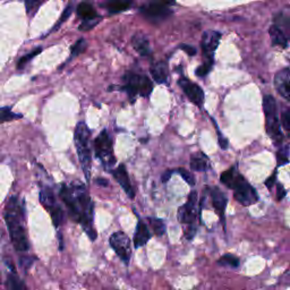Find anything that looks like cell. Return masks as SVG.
Listing matches in <instances>:
<instances>
[{
	"label": "cell",
	"mask_w": 290,
	"mask_h": 290,
	"mask_svg": "<svg viewBox=\"0 0 290 290\" xmlns=\"http://www.w3.org/2000/svg\"><path fill=\"white\" fill-rule=\"evenodd\" d=\"M59 194L66 204L70 217L75 222L81 224L91 240H94L97 238V231L93 227L94 204L86 187L78 182H72L70 185L64 184Z\"/></svg>",
	"instance_id": "1"
},
{
	"label": "cell",
	"mask_w": 290,
	"mask_h": 290,
	"mask_svg": "<svg viewBox=\"0 0 290 290\" xmlns=\"http://www.w3.org/2000/svg\"><path fill=\"white\" fill-rule=\"evenodd\" d=\"M3 217L14 249L20 253L28 252L30 250V243L25 228L24 201H20L17 196L10 197L6 205Z\"/></svg>",
	"instance_id": "2"
},
{
	"label": "cell",
	"mask_w": 290,
	"mask_h": 290,
	"mask_svg": "<svg viewBox=\"0 0 290 290\" xmlns=\"http://www.w3.org/2000/svg\"><path fill=\"white\" fill-rule=\"evenodd\" d=\"M220 181L223 185H226L229 188L235 190L234 196L236 198V201L244 205V207H249V205L255 204L258 201L256 189H255L242 175L236 173L235 167L224 171V173L221 175Z\"/></svg>",
	"instance_id": "3"
},
{
	"label": "cell",
	"mask_w": 290,
	"mask_h": 290,
	"mask_svg": "<svg viewBox=\"0 0 290 290\" xmlns=\"http://www.w3.org/2000/svg\"><path fill=\"white\" fill-rule=\"evenodd\" d=\"M90 136L91 132L89 127L84 121L78 123L75 128V145L76 151H77L79 162H81L84 177L86 179V182L90 181L91 178V167H92V155H91L90 148Z\"/></svg>",
	"instance_id": "4"
},
{
	"label": "cell",
	"mask_w": 290,
	"mask_h": 290,
	"mask_svg": "<svg viewBox=\"0 0 290 290\" xmlns=\"http://www.w3.org/2000/svg\"><path fill=\"white\" fill-rule=\"evenodd\" d=\"M263 110H264L265 116L266 133L274 144L281 145L282 141H284V135H282L280 128L277 104L272 95H265L263 98Z\"/></svg>",
	"instance_id": "5"
},
{
	"label": "cell",
	"mask_w": 290,
	"mask_h": 290,
	"mask_svg": "<svg viewBox=\"0 0 290 290\" xmlns=\"http://www.w3.org/2000/svg\"><path fill=\"white\" fill-rule=\"evenodd\" d=\"M94 152L97 159L100 160L107 170H111L112 167L116 165L112 140L107 132V129H104L94 140Z\"/></svg>",
	"instance_id": "6"
},
{
	"label": "cell",
	"mask_w": 290,
	"mask_h": 290,
	"mask_svg": "<svg viewBox=\"0 0 290 290\" xmlns=\"http://www.w3.org/2000/svg\"><path fill=\"white\" fill-rule=\"evenodd\" d=\"M174 3L175 0H148L140 10L146 20L158 23L170 16V7Z\"/></svg>",
	"instance_id": "7"
},
{
	"label": "cell",
	"mask_w": 290,
	"mask_h": 290,
	"mask_svg": "<svg viewBox=\"0 0 290 290\" xmlns=\"http://www.w3.org/2000/svg\"><path fill=\"white\" fill-rule=\"evenodd\" d=\"M40 203L50 213L52 222L56 227H60L65 221V212L57 203V200L50 187L43 186L40 190Z\"/></svg>",
	"instance_id": "8"
},
{
	"label": "cell",
	"mask_w": 290,
	"mask_h": 290,
	"mask_svg": "<svg viewBox=\"0 0 290 290\" xmlns=\"http://www.w3.org/2000/svg\"><path fill=\"white\" fill-rule=\"evenodd\" d=\"M110 246L125 264H128L132 257V242L123 231H117L110 236Z\"/></svg>",
	"instance_id": "9"
},
{
	"label": "cell",
	"mask_w": 290,
	"mask_h": 290,
	"mask_svg": "<svg viewBox=\"0 0 290 290\" xmlns=\"http://www.w3.org/2000/svg\"><path fill=\"white\" fill-rule=\"evenodd\" d=\"M178 84L182 89V91H184L186 97L188 98L194 105L201 107L204 104V92L197 84L190 82L189 79H187L185 77L179 78Z\"/></svg>",
	"instance_id": "10"
},
{
	"label": "cell",
	"mask_w": 290,
	"mask_h": 290,
	"mask_svg": "<svg viewBox=\"0 0 290 290\" xmlns=\"http://www.w3.org/2000/svg\"><path fill=\"white\" fill-rule=\"evenodd\" d=\"M196 202L197 193L192 192L188 195L187 203L179 208L178 210V219L181 223L192 224L196 219Z\"/></svg>",
	"instance_id": "11"
},
{
	"label": "cell",
	"mask_w": 290,
	"mask_h": 290,
	"mask_svg": "<svg viewBox=\"0 0 290 290\" xmlns=\"http://www.w3.org/2000/svg\"><path fill=\"white\" fill-rule=\"evenodd\" d=\"M221 40V33L217 31H205L202 36V50L205 60H213V56Z\"/></svg>",
	"instance_id": "12"
},
{
	"label": "cell",
	"mask_w": 290,
	"mask_h": 290,
	"mask_svg": "<svg viewBox=\"0 0 290 290\" xmlns=\"http://www.w3.org/2000/svg\"><path fill=\"white\" fill-rule=\"evenodd\" d=\"M274 87L282 98L290 101V68H284L274 76Z\"/></svg>",
	"instance_id": "13"
},
{
	"label": "cell",
	"mask_w": 290,
	"mask_h": 290,
	"mask_svg": "<svg viewBox=\"0 0 290 290\" xmlns=\"http://www.w3.org/2000/svg\"><path fill=\"white\" fill-rule=\"evenodd\" d=\"M123 79H124L125 84L120 87V89L127 92L129 99H131V101H134L136 95L140 94L141 79H142V75L128 72L127 74H125Z\"/></svg>",
	"instance_id": "14"
},
{
	"label": "cell",
	"mask_w": 290,
	"mask_h": 290,
	"mask_svg": "<svg viewBox=\"0 0 290 290\" xmlns=\"http://www.w3.org/2000/svg\"><path fill=\"white\" fill-rule=\"evenodd\" d=\"M111 173H112L113 178L118 181V184L120 185L121 188L125 190V193L127 194V196L131 198V200H133V198L135 197V192L131 184V181H129V177H128V174H127V170H126L125 165H120L117 169L112 170Z\"/></svg>",
	"instance_id": "15"
},
{
	"label": "cell",
	"mask_w": 290,
	"mask_h": 290,
	"mask_svg": "<svg viewBox=\"0 0 290 290\" xmlns=\"http://www.w3.org/2000/svg\"><path fill=\"white\" fill-rule=\"evenodd\" d=\"M151 232L148 230V227L145 224L144 221L140 220L137 222L136 230L134 234V238H133V243H134L135 249H140L144 245H146V243L151 239Z\"/></svg>",
	"instance_id": "16"
},
{
	"label": "cell",
	"mask_w": 290,
	"mask_h": 290,
	"mask_svg": "<svg viewBox=\"0 0 290 290\" xmlns=\"http://www.w3.org/2000/svg\"><path fill=\"white\" fill-rule=\"evenodd\" d=\"M211 196H212L213 207H215L218 215L220 216L221 221L224 222V210H226L227 203H228L226 195H224V194L221 192L218 187H215V188L211 190Z\"/></svg>",
	"instance_id": "17"
},
{
	"label": "cell",
	"mask_w": 290,
	"mask_h": 290,
	"mask_svg": "<svg viewBox=\"0 0 290 290\" xmlns=\"http://www.w3.org/2000/svg\"><path fill=\"white\" fill-rule=\"evenodd\" d=\"M132 45L141 56H148L151 53L150 42L143 33L134 34L132 37Z\"/></svg>",
	"instance_id": "18"
},
{
	"label": "cell",
	"mask_w": 290,
	"mask_h": 290,
	"mask_svg": "<svg viewBox=\"0 0 290 290\" xmlns=\"http://www.w3.org/2000/svg\"><path fill=\"white\" fill-rule=\"evenodd\" d=\"M168 65L163 62L156 63L152 65L151 67V74L152 77L154 78V81L159 84H163L167 82L168 79Z\"/></svg>",
	"instance_id": "19"
},
{
	"label": "cell",
	"mask_w": 290,
	"mask_h": 290,
	"mask_svg": "<svg viewBox=\"0 0 290 290\" xmlns=\"http://www.w3.org/2000/svg\"><path fill=\"white\" fill-rule=\"evenodd\" d=\"M132 0H106L104 7L110 14H117L129 8Z\"/></svg>",
	"instance_id": "20"
},
{
	"label": "cell",
	"mask_w": 290,
	"mask_h": 290,
	"mask_svg": "<svg viewBox=\"0 0 290 290\" xmlns=\"http://www.w3.org/2000/svg\"><path fill=\"white\" fill-rule=\"evenodd\" d=\"M190 168L194 171H207L209 168V158L202 152L190 156Z\"/></svg>",
	"instance_id": "21"
},
{
	"label": "cell",
	"mask_w": 290,
	"mask_h": 290,
	"mask_svg": "<svg viewBox=\"0 0 290 290\" xmlns=\"http://www.w3.org/2000/svg\"><path fill=\"white\" fill-rule=\"evenodd\" d=\"M269 33H270V37L273 45H279V47H282V48H287L288 45L287 36H286V34L282 32L276 24L271 26L269 30Z\"/></svg>",
	"instance_id": "22"
},
{
	"label": "cell",
	"mask_w": 290,
	"mask_h": 290,
	"mask_svg": "<svg viewBox=\"0 0 290 290\" xmlns=\"http://www.w3.org/2000/svg\"><path fill=\"white\" fill-rule=\"evenodd\" d=\"M77 14H78L79 17L83 18V20L98 16L97 11H95V9L93 8V6L90 5L89 2H85V1L81 2L77 6Z\"/></svg>",
	"instance_id": "23"
},
{
	"label": "cell",
	"mask_w": 290,
	"mask_h": 290,
	"mask_svg": "<svg viewBox=\"0 0 290 290\" xmlns=\"http://www.w3.org/2000/svg\"><path fill=\"white\" fill-rule=\"evenodd\" d=\"M23 114L16 113L11 110L10 107H2L0 108V124L7 123V121L22 119Z\"/></svg>",
	"instance_id": "24"
},
{
	"label": "cell",
	"mask_w": 290,
	"mask_h": 290,
	"mask_svg": "<svg viewBox=\"0 0 290 290\" xmlns=\"http://www.w3.org/2000/svg\"><path fill=\"white\" fill-rule=\"evenodd\" d=\"M153 90V83L146 75H142L141 79V87H140V95L143 98H148Z\"/></svg>",
	"instance_id": "25"
},
{
	"label": "cell",
	"mask_w": 290,
	"mask_h": 290,
	"mask_svg": "<svg viewBox=\"0 0 290 290\" xmlns=\"http://www.w3.org/2000/svg\"><path fill=\"white\" fill-rule=\"evenodd\" d=\"M218 264L222 266H228V268L236 269L239 266V259L231 254H226L218 259Z\"/></svg>",
	"instance_id": "26"
},
{
	"label": "cell",
	"mask_w": 290,
	"mask_h": 290,
	"mask_svg": "<svg viewBox=\"0 0 290 290\" xmlns=\"http://www.w3.org/2000/svg\"><path fill=\"white\" fill-rule=\"evenodd\" d=\"M147 220L156 236H162L163 234H165L166 226H165V222H163L161 219H158V218H148Z\"/></svg>",
	"instance_id": "27"
},
{
	"label": "cell",
	"mask_w": 290,
	"mask_h": 290,
	"mask_svg": "<svg viewBox=\"0 0 290 290\" xmlns=\"http://www.w3.org/2000/svg\"><path fill=\"white\" fill-rule=\"evenodd\" d=\"M7 287L13 290H22L26 289V286L23 284V282L18 279L16 274L11 272V274L8 276V279H7Z\"/></svg>",
	"instance_id": "28"
},
{
	"label": "cell",
	"mask_w": 290,
	"mask_h": 290,
	"mask_svg": "<svg viewBox=\"0 0 290 290\" xmlns=\"http://www.w3.org/2000/svg\"><path fill=\"white\" fill-rule=\"evenodd\" d=\"M276 25L286 34V36L290 37V20L288 17L282 16V15L278 16L276 18Z\"/></svg>",
	"instance_id": "29"
},
{
	"label": "cell",
	"mask_w": 290,
	"mask_h": 290,
	"mask_svg": "<svg viewBox=\"0 0 290 290\" xmlns=\"http://www.w3.org/2000/svg\"><path fill=\"white\" fill-rule=\"evenodd\" d=\"M278 166H285L289 162V147L287 145L281 146L277 153Z\"/></svg>",
	"instance_id": "30"
},
{
	"label": "cell",
	"mask_w": 290,
	"mask_h": 290,
	"mask_svg": "<svg viewBox=\"0 0 290 290\" xmlns=\"http://www.w3.org/2000/svg\"><path fill=\"white\" fill-rule=\"evenodd\" d=\"M44 1L45 0H25L26 11H28L30 16H33Z\"/></svg>",
	"instance_id": "31"
},
{
	"label": "cell",
	"mask_w": 290,
	"mask_h": 290,
	"mask_svg": "<svg viewBox=\"0 0 290 290\" xmlns=\"http://www.w3.org/2000/svg\"><path fill=\"white\" fill-rule=\"evenodd\" d=\"M100 21H101L100 16L86 18V20H83V23L79 25V30H81V31H90V30H92L95 25H98Z\"/></svg>",
	"instance_id": "32"
},
{
	"label": "cell",
	"mask_w": 290,
	"mask_h": 290,
	"mask_svg": "<svg viewBox=\"0 0 290 290\" xmlns=\"http://www.w3.org/2000/svg\"><path fill=\"white\" fill-rule=\"evenodd\" d=\"M41 51H42V48H36V50H33L32 52L28 53V55H26V56L22 57V58L20 59V62H18V64H17V68H18V70H22V68L24 67L25 65L30 62V60L33 59L34 57H36Z\"/></svg>",
	"instance_id": "33"
},
{
	"label": "cell",
	"mask_w": 290,
	"mask_h": 290,
	"mask_svg": "<svg viewBox=\"0 0 290 290\" xmlns=\"http://www.w3.org/2000/svg\"><path fill=\"white\" fill-rule=\"evenodd\" d=\"M86 48V41L84 39H79L76 43L72 47V55H71V58H74V57L81 55V53L85 50Z\"/></svg>",
	"instance_id": "34"
},
{
	"label": "cell",
	"mask_w": 290,
	"mask_h": 290,
	"mask_svg": "<svg viewBox=\"0 0 290 290\" xmlns=\"http://www.w3.org/2000/svg\"><path fill=\"white\" fill-rule=\"evenodd\" d=\"M212 66H213V60H205L204 64L196 70L195 72L196 76H198V77H204V76H207L210 72V71H211Z\"/></svg>",
	"instance_id": "35"
},
{
	"label": "cell",
	"mask_w": 290,
	"mask_h": 290,
	"mask_svg": "<svg viewBox=\"0 0 290 290\" xmlns=\"http://www.w3.org/2000/svg\"><path fill=\"white\" fill-rule=\"evenodd\" d=\"M178 173L182 177V179H184V181L189 186H194V185H195V177H194V175L192 173H189L188 170L184 169V168H179Z\"/></svg>",
	"instance_id": "36"
},
{
	"label": "cell",
	"mask_w": 290,
	"mask_h": 290,
	"mask_svg": "<svg viewBox=\"0 0 290 290\" xmlns=\"http://www.w3.org/2000/svg\"><path fill=\"white\" fill-rule=\"evenodd\" d=\"M33 261L34 258L32 256H28V255H23V256L20 257V265L21 268L25 271V272H28L31 268L32 264H33Z\"/></svg>",
	"instance_id": "37"
},
{
	"label": "cell",
	"mask_w": 290,
	"mask_h": 290,
	"mask_svg": "<svg viewBox=\"0 0 290 290\" xmlns=\"http://www.w3.org/2000/svg\"><path fill=\"white\" fill-rule=\"evenodd\" d=\"M281 123H282V126H284L285 131L287 132L288 136L290 137V109L282 113Z\"/></svg>",
	"instance_id": "38"
},
{
	"label": "cell",
	"mask_w": 290,
	"mask_h": 290,
	"mask_svg": "<svg viewBox=\"0 0 290 290\" xmlns=\"http://www.w3.org/2000/svg\"><path fill=\"white\" fill-rule=\"evenodd\" d=\"M72 6H70V7H67V8H66V9H65V11H64V13H63V15H62V17H60V20L58 21V23H57V24H56V26H55V28H53V30H52V31H56V30H57V29H58V28H59V26H60V25H62V24H63V23H64L65 21H66L68 17H70V16H71V14H72Z\"/></svg>",
	"instance_id": "39"
},
{
	"label": "cell",
	"mask_w": 290,
	"mask_h": 290,
	"mask_svg": "<svg viewBox=\"0 0 290 290\" xmlns=\"http://www.w3.org/2000/svg\"><path fill=\"white\" fill-rule=\"evenodd\" d=\"M195 234H196V227L193 226V223L188 224V227L185 229V237L188 240H190L194 238Z\"/></svg>",
	"instance_id": "40"
},
{
	"label": "cell",
	"mask_w": 290,
	"mask_h": 290,
	"mask_svg": "<svg viewBox=\"0 0 290 290\" xmlns=\"http://www.w3.org/2000/svg\"><path fill=\"white\" fill-rule=\"evenodd\" d=\"M181 49H182L187 55L189 56H195L196 55V49L192 47V45H188V44H181Z\"/></svg>",
	"instance_id": "41"
},
{
	"label": "cell",
	"mask_w": 290,
	"mask_h": 290,
	"mask_svg": "<svg viewBox=\"0 0 290 290\" xmlns=\"http://www.w3.org/2000/svg\"><path fill=\"white\" fill-rule=\"evenodd\" d=\"M217 133H218V134H219V144H220L221 148H222V150H226V148H228V140L227 139H223L222 135L220 134L219 128H218V127H217Z\"/></svg>",
	"instance_id": "42"
},
{
	"label": "cell",
	"mask_w": 290,
	"mask_h": 290,
	"mask_svg": "<svg viewBox=\"0 0 290 290\" xmlns=\"http://www.w3.org/2000/svg\"><path fill=\"white\" fill-rule=\"evenodd\" d=\"M285 196H286V190L284 188V186L280 185V184H278V186H277V198H278V201H281Z\"/></svg>",
	"instance_id": "43"
},
{
	"label": "cell",
	"mask_w": 290,
	"mask_h": 290,
	"mask_svg": "<svg viewBox=\"0 0 290 290\" xmlns=\"http://www.w3.org/2000/svg\"><path fill=\"white\" fill-rule=\"evenodd\" d=\"M276 179H277V174L274 173L272 175V176L266 179V181H265V186L268 187L269 189H271V188H272V186L274 185V182H276Z\"/></svg>",
	"instance_id": "44"
},
{
	"label": "cell",
	"mask_w": 290,
	"mask_h": 290,
	"mask_svg": "<svg viewBox=\"0 0 290 290\" xmlns=\"http://www.w3.org/2000/svg\"><path fill=\"white\" fill-rule=\"evenodd\" d=\"M171 175H173V171L171 170H168V171H166L165 174L162 175V182H167L168 181H169L170 179V177H171Z\"/></svg>",
	"instance_id": "45"
},
{
	"label": "cell",
	"mask_w": 290,
	"mask_h": 290,
	"mask_svg": "<svg viewBox=\"0 0 290 290\" xmlns=\"http://www.w3.org/2000/svg\"><path fill=\"white\" fill-rule=\"evenodd\" d=\"M95 182H97L98 185H101V186H108V181H107V179H104V178H98L97 181H95Z\"/></svg>",
	"instance_id": "46"
},
{
	"label": "cell",
	"mask_w": 290,
	"mask_h": 290,
	"mask_svg": "<svg viewBox=\"0 0 290 290\" xmlns=\"http://www.w3.org/2000/svg\"><path fill=\"white\" fill-rule=\"evenodd\" d=\"M0 284H1V281H0Z\"/></svg>",
	"instance_id": "47"
}]
</instances>
